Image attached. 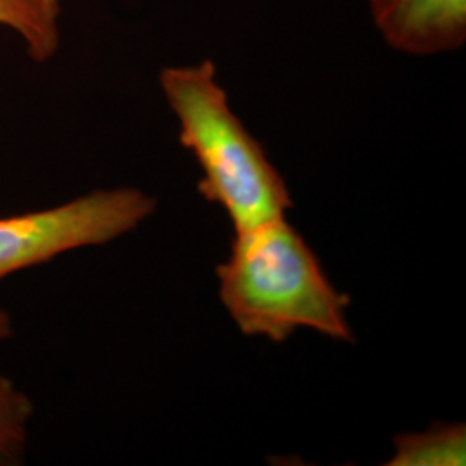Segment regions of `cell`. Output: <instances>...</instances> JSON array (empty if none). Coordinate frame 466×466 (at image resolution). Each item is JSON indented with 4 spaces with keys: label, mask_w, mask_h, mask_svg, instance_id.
<instances>
[{
    "label": "cell",
    "mask_w": 466,
    "mask_h": 466,
    "mask_svg": "<svg viewBox=\"0 0 466 466\" xmlns=\"http://www.w3.org/2000/svg\"><path fill=\"white\" fill-rule=\"evenodd\" d=\"M219 299L248 337L280 344L299 329L354 342L350 296L339 292L304 237L285 218L235 233L217 268Z\"/></svg>",
    "instance_id": "obj_1"
},
{
    "label": "cell",
    "mask_w": 466,
    "mask_h": 466,
    "mask_svg": "<svg viewBox=\"0 0 466 466\" xmlns=\"http://www.w3.org/2000/svg\"><path fill=\"white\" fill-rule=\"evenodd\" d=\"M159 84L180 123V142L202 169V198L221 206L235 233L285 218L292 199L261 144L235 116L213 61L165 67Z\"/></svg>",
    "instance_id": "obj_2"
},
{
    "label": "cell",
    "mask_w": 466,
    "mask_h": 466,
    "mask_svg": "<svg viewBox=\"0 0 466 466\" xmlns=\"http://www.w3.org/2000/svg\"><path fill=\"white\" fill-rule=\"evenodd\" d=\"M157 200L134 187L94 190L46 211L0 218V280L69 250L102 246L138 228Z\"/></svg>",
    "instance_id": "obj_3"
},
{
    "label": "cell",
    "mask_w": 466,
    "mask_h": 466,
    "mask_svg": "<svg viewBox=\"0 0 466 466\" xmlns=\"http://www.w3.org/2000/svg\"><path fill=\"white\" fill-rule=\"evenodd\" d=\"M383 38L394 49L432 56L466 40V0H370Z\"/></svg>",
    "instance_id": "obj_4"
},
{
    "label": "cell",
    "mask_w": 466,
    "mask_h": 466,
    "mask_svg": "<svg viewBox=\"0 0 466 466\" xmlns=\"http://www.w3.org/2000/svg\"><path fill=\"white\" fill-rule=\"evenodd\" d=\"M61 17L63 0H0V26L16 35L36 65L59 52Z\"/></svg>",
    "instance_id": "obj_5"
},
{
    "label": "cell",
    "mask_w": 466,
    "mask_h": 466,
    "mask_svg": "<svg viewBox=\"0 0 466 466\" xmlns=\"http://www.w3.org/2000/svg\"><path fill=\"white\" fill-rule=\"evenodd\" d=\"M394 448L389 466L465 465V425L435 423L425 432L400 433L394 437Z\"/></svg>",
    "instance_id": "obj_6"
},
{
    "label": "cell",
    "mask_w": 466,
    "mask_h": 466,
    "mask_svg": "<svg viewBox=\"0 0 466 466\" xmlns=\"http://www.w3.org/2000/svg\"><path fill=\"white\" fill-rule=\"evenodd\" d=\"M35 404L11 379L0 375V466L23 463Z\"/></svg>",
    "instance_id": "obj_7"
},
{
    "label": "cell",
    "mask_w": 466,
    "mask_h": 466,
    "mask_svg": "<svg viewBox=\"0 0 466 466\" xmlns=\"http://www.w3.org/2000/svg\"><path fill=\"white\" fill-rule=\"evenodd\" d=\"M13 335V321L11 317L0 308V340L9 339Z\"/></svg>",
    "instance_id": "obj_8"
}]
</instances>
